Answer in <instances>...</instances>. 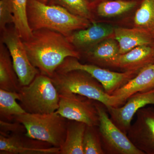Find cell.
Instances as JSON below:
<instances>
[{"instance_id": "6da1fadb", "label": "cell", "mask_w": 154, "mask_h": 154, "mask_svg": "<svg viewBox=\"0 0 154 154\" xmlns=\"http://www.w3.org/2000/svg\"><path fill=\"white\" fill-rule=\"evenodd\" d=\"M32 32L23 42L29 60L40 73L51 78L67 57L81 58L80 53L63 34L45 28Z\"/></svg>"}, {"instance_id": "7a4b0ae2", "label": "cell", "mask_w": 154, "mask_h": 154, "mask_svg": "<svg viewBox=\"0 0 154 154\" xmlns=\"http://www.w3.org/2000/svg\"><path fill=\"white\" fill-rule=\"evenodd\" d=\"M28 25L32 31L41 29L54 30L68 36L73 31L88 28L91 21L72 14L60 6L28 0Z\"/></svg>"}, {"instance_id": "3957f363", "label": "cell", "mask_w": 154, "mask_h": 154, "mask_svg": "<svg viewBox=\"0 0 154 154\" xmlns=\"http://www.w3.org/2000/svg\"><path fill=\"white\" fill-rule=\"evenodd\" d=\"M14 120L24 125L25 135L32 139L59 148L65 140L68 119L56 112L46 114L26 112L14 116Z\"/></svg>"}, {"instance_id": "277c9868", "label": "cell", "mask_w": 154, "mask_h": 154, "mask_svg": "<svg viewBox=\"0 0 154 154\" xmlns=\"http://www.w3.org/2000/svg\"><path fill=\"white\" fill-rule=\"evenodd\" d=\"M51 79L59 94H79L101 102L107 107H117L114 96L107 94L102 84L85 71H55Z\"/></svg>"}, {"instance_id": "5b68a950", "label": "cell", "mask_w": 154, "mask_h": 154, "mask_svg": "<svg viewBox=\"0 0 154 154\" xmlns=\"http://www.w3.org/2000/svg\"><path fill=\"white\" fill-rule=\"evenodd\" d=\"M18 93L20 105L27 113L46 114L58 108L57 89L51 78L40 73L29 85L21 86Z\"/></svg>"}, {"instance_id": "8992f818", "label": "cell", "mask_w": 154, "mask_h": 154, "mask_svg": "<svg viewBox=\"0 0 154 154\" xmlns=\"http://www.w3.org/2000/svg\"><path fill=\"white\" fill-rule=\"evenodd\" d=\"M99 117V129L105 154H144L132 143L110 119L107 107L96 101Z\"/></svg>"}, {"instance_id": "52a82bcc", "label": "cell", "mask_w": 154, "mask_h": 154, "mask_svg": "<svg viewBox=\"0 0 154 154\" xmlns=\"http://www.w3.org/2000/svg\"><path fill=\"white\" fill-rule=\"evenodd\" d=\"M1 33V42L8 48L21 86L29 85L39 73L28 58L24 42L14 24L9 25Z\"/></svg>"}, {"instance_id": "ba28073f", "label": "cell", "mask_w": 154, "mask_h": 154, "mask_svg": "<svg viewBox=\"0 0 154 154\" xmlns=\"http://www.w3.org/2000/svg\"><path fill=\"white\" fill-rule=\"evenodd\" d=\"M75 57H68L56 71L67 72L74 70L85 71L102 84L107 94L111 95L136 76L140 71H129L118 72L91 64L80 63Z\"/></svg>"}, {"instance_id": "9c48e42d", "label": "cell", "mask_w": 154, "mask_h": 154, "mask_svg": "<svg viewBox=\"0 0 154 154\" xmlns=\"http://www.w3.org/2000/svg\"><path fill=\"white\" fill-rule=\"evenodd\" d=\"M59 95L57 113L68 120L81 122L88 125L99 126L96 101L72 93Z\"/></svg>"}, {"instance_id": "30bf717a", "label": "cell", "mask_w": 154, "mask_h": 154, "mask_svg": "<svg viewBox=\"0 0 154 154\" xmlns=\"http://www.w3.org/2000/svg\"><path fill=\"white\" fill-rule=\"evenodd\" d=\"M136 119L127 135L144 154H154V108L144 107L138 110Z\"/></svg>"}, {"instance_id": "8fae6325", "label": "cell", "mask_w": 154, "mask_h": 154, "mask_svg": "<svg viewBox=\"0 0 154 154\" xmlns=\"http://www.w3.org/2000/svg\"><path fill=\"white\" fill-rule=\"evenodd\" d=\"M148 105H154V89L134 94L120 107H106L111 120L127 134L134 116L139 109Z\"/></svg>"}, {"instance_id": "7c38bea8", "label": "cell", "mask_w": 154, "mask_h": 154, "mask_svg": "<svg viewBox=\"0 0 154 154\" xmlns=\"http://www.w3.org/2000/svg\"><path fill=\"white\" fill-rule=\"evenodd\" d=\"M28 138L26 139L22 134L0 135L1 154H60V148L44 146L46 143Z\"/></svg>"}, {"instance_id": "4fadbf2b", "label": "cell", "mask_w": 154, "mask_h": 154, "mask_svg": "<svg viewBox=\"0 0 154 154\" xmlns=\"http://www.w3.org/2000/svg\"><path fill=\"white\" fill-rule=\"evenodd\" d=\"M115 28L112 25L94 22L88 28L73 31L67 37L81 56L106 38L114 36Z\"/></svg>"}, {"instance_id": "5bb4252c", "label": "cell", "mask_w": 154, "mask_h": 154, "mask_svg": "<svg viewBox=\"0 0 154 154\" xmlns=\"http://www.w3.org/2000/svg\"><path fill=\"white\" fill-rule=\"evenodd\" d=\"M121 54L114 36L106 38L91 50L81 54L91 64L105 69L119 68ZM81 59V58H80Z\"/></svg>"}, {"instance_id": "9a60e30c", "label": "cell", "mask_w": 154, "mask_h": 154, "mask_svg": "<svg viewBox=\"0 0 154 154\" xmlns=\"http://www.w3.org/2000/svg\"><path fill=\"white\" fill-rule=\"evenodd\" d=\"M154 65H149L142 69L136 76L111 94L115 97L117 107L124 105L134 94L154 89Z\"/></svg>"}, {"instance_id": "2e32d148", "label": "cell", "mask_w": 154, "mask_h": 154, "mask_svg": "<svg viewBox=\"0 0 154 154\" xmlns=\"http://www.w3.org/2000/svg\"><path fill=\"white\" fill-rule=\"evenodd\" d=\"M154 64V44L137 46L121 54L119 68L123 72L140 71L142 69Z\"/></svg>"}, {"instance_id": "e0dca14e", "label": "cell", "mask_w": 154, "mask_h": 154, "mask_svg": "<svg viewBox=\"0 0 154 154\" xmlns=\"http://www.w3.org/2000/svg\"><path fill=\"white\" fill-rule=\"evenodd\" d=\"M114 38L118 42L121 54L134 48L143 45L154 44V37L140 28H115Z\"/></svg>"}, {"instance_id": "ac0fdd59", "label": "cell", "mask_w": 154, "mask_h": 154, "mask_svg": "<svg viewBox=\"0 0 154 154\" xmlns=\"http://www.w3.org/2000/svg\"><path fill=\"white\" fill-rule=\"evenodd\" d=\"M21 87L8 50L0 42V89L18 92Z\"/></svg>"}, {"instance_id": "d6986e66", "label": "cell", "mask_w": 154, "mask_h": 154, "mask_svg": "<svg viewBox=\"0 0 154 154\" xmlns=\"http://www.w3.org/2000/svg\"><path fill=\"white\" fill-rule=\"evenodd\" d=\"M87 125L81 122L68 120L66 137L60 154H84L83 140Z\"/></svg>"}, {"instance_id": "ffe728a7", "label": "cell", "mask_w": 154, "mask_h": 154, "mask_svg": "<svg viewBox=\"0 0 154 154\" xmlns=\"http://www.w3.org/2000/svg\"><path fill=\"white\" fill-rule=\"evenodd\" d=\"M19 99L18 92H11L0 89V116L8 122L14 120V117L26 113L17 100Z\"/></svg>"}, {"instance_id": "44dd1931", "label": "cell", "mask_w": 154, "mask_h": 154, "mask_svg": "<svg viewBox=\"0 0 154 154\" xmlns=\"http://www.w3.org/2000/svg\"><path fill=\"white\" fill-rule=\"evenodd\" d=\"M134 24L154 37V0H143L135 14Z\"/></svg>"}, {"instance_id": "7402d4cb", "label": "cell", "mask_w": 154, "mask_h": 154, "mask_svg": "<svg viewBox=\"0 0 154 154\" xmlns=\"http://www.w3.org/2000/svg\"><path fill=\"white\" fill-rule=\"evenodd\" d=\"M60 6L72 14L95 22L92 9V3L90 0H48V4Z\"/></svg>"}, {"instance_id": "603a6c76", "label": "cell", "mask_w": 154, "mask_h": 154, "mask_svg": "<svg viewBox=\"0 0 154 154\" xmlns=\"http://www.w3.org/2000/svg\"><path fill=\"white\" fill-rule=\"evenodd\" d=\"M14 1V25L23 41L28 40L32 35V30L28 25L27 14L28 0Z\"/></svg>"}, {"instance_id": "cb8c5ba5", "label": "cell", "mask_w": 154, "mask_h": 154, "mask_svg": "<svg viewBox=\"0 0 154 154\" xmlns=\"http://www.w3.org/2000/svg\"><path fill=\"white\" fill-rule=\"evenodd\" d=\"M136 5L137 2L135 1H102L96 6V13L100 17H117L132 10Z\"/></svg>"}, {"instance_id": "d4e9b609", "label": "cell", "mask_w": 154, "mask_h": 154, "mask_svg": "<svg viewBox=\"0 0 154 154\" xmlns=\"http://www.w3.org/2000/svg\"><path fill=\"white\" fill-rule=\"evenodd\" d=\"M83 146L84 154H105L99 126L87 125Z\"/></svg>"}, {"instance_id": "484cf974", "label": "cell", "mask_w": 154, "mask_h": 154, "mask_svg": "<svg viewBox=\"0 0 154 154\" xmlns=\"http://www.w3.org/2000/svg\"><path fill=\"white\" fill-rule=\"evenodd\" d=\"M14 1L13 0L0 1V32L8 25L14 24Z\"/></svg>"}, {"instance_id": "4316f807", "label": "cell", "mask_w": 154, "mask_h": 154, "mask_svg": "<svg viewBox=\"0 0 154 154\" xmlns=\"http://www.w3.org/2000/svg\"><path fill=\"white\" fill-rule=\"evenodd\" d=\"M14 123L8 122L1 119V134L6 135L14 134H23L26 131L25 127L21 123L17 121Z\"/></svg>"}, {"instance_id": "83f0119b", "label": "cell", "mask_w": 154, "mask_h": 154, "mask_svg": "<svg viewBox=\"0 0 154 154\" xmlns=\"http://www.w3.org/2000/svg\"><path fill=\"white\" fill-rule=\"evenodd\" d=\"M37 1L45 4H47L48 2V0H37Z\"/></svg>"}, {"instance_id": "f1b7e54d", "label": "cell", "mask_w": 154, "mask_h": 154, "mask_svg": "<svg viewBox=\"0 0 154 154\" xmlns=\"http://www.w3.org/2000/svg\"><path fill=\"white\" fill-rule=\"evenodd\" d=\"M90 1L92 3H95L96 2V1H97V0H90Z\"/></svg>"}, {"instance_id": "f546056e", "label": "cell", "mask_w": 154, "mask_h": 154, "mask_svg": "<svg viewBox=\"0 0 154 154\" xmlns=\"http://www.w3.org/2000/svg\"><path fill=\"white\" fill-rule=\"evenodd\" d=\"M102 1H107V0H102Z\"/></svg>"}, {"instance_id": "4dcf8cb0", "label": "cell", "mask_w": 154, "mask_h": 154, "mask_svg": "<svg viewBox=\"0 0 154 154\" xmlns=\"http://www.w3.org/2000/svg\"></svg>"}]
</instances>
